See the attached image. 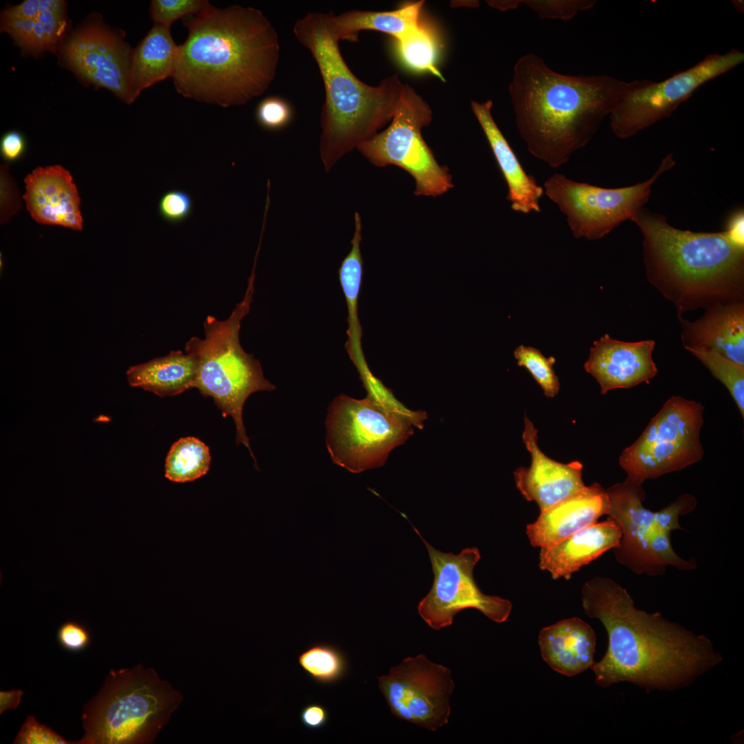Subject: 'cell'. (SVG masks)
<instances>
[{"label": "cell", "mask_w": 744, "mask_h": 744, "mask_svg": "<svg viewBox=\"0 0 744 744\" xmlns=\"http://www.w3.org/2000/svg\"><path fill=\"white\" fill-rule=\"evenodd\" d=\"M581 596L586 614L599 619L608 636L605 655L590 668L601 687L629 682L646 690L674 691L722 661L707 637L659 612L637 608L626 589L610 578L587 581Z\"/></svg>", "instance_id": "cell-1"}, {"label": "cell", "mask_w": 744, "mask_h": 744, "mask_svg": "<svg viewBox=\"0 0 744 744\" xmlns=\"http://www.w3.org/2000/svg\"><path fill=\"white\" fill-rule=\"evenodd\" d=\"M172 80L185 98L227 107L262 94L274 80L280 58L278 33L258 9L210 3L183 21Z\"/></svg>", "instance_id": "cell-2"}, {"label": "cell", "mask_w": 744, "mask_h": 744, "mask_svg": "<svg viewBox=\"0 0 744 744\" xmlns=\"http://www.w3.org/2000/svg\"><path fill=\"white\" fill-rule=\"evenodd\" d=\"M643 81L561 74L527 53L516 61L508 87L517 130L533 156L559 167L590 141L622 97Z\"/></svg>", "instance_id": "cell-3"}, {"label": "cell", "mask_w": 744, "mask_h": 744, "mask_svg": "<svg viewBox=\"0 0 744 744\" xmlns=\"http://www.w3.org/2000/svg\"><path fill=\"white\" fill-rule=\"evenodd\" d=\"M632 221L643 237L647 278L673 304L678 317L688 311L744 301V245L725 230L679 229L663 215L644 207Z\"/></svg>", "instance_id": "cell-4"}, {"label": "cell", "mask_w": 744, "mask_h": 744, "mask_svg": "<svg viewBox=\"0 0 744 744\" xmlns=\"http://www.w3.org/2000/svg\"><path fill=\"white\" fill-rule=\"evenodd\" d=\"M335 16L309 12L293 25L296 39L311 54L324 83L320 154L327 172L392 120L404 85L397 74L377 86L353 74L340 50Z\"/></svg>", "instance_id": "cell-5"}, {"label": "cell", "mask_w": 744, "mask_h": 744, "mask_svg": "<svg viewBox=\"0 0 744 744\" xmlns=\"http://www.w3.org/2000/svg\"><path fill=\"white\" fill-rule=\"evenodd\" d=\"M256 264L254 262L245 297L230 316L221 321L208 316L203 324L205 338H191L185 351L196 361L194 388L205 397H211L223 417H232L236 442L248 448L257 468L244 426L242 409L251 394L272 391L276 386L264 377L259 361L243 350L239 340L241 321L249 312L253 300Z\"/></svg>", "instance_id": "cell-6"}, {"label": "cell", "mask_w": 744, "mask_h": 744, "mask_svg": "<svg viewBox=\"0 0 744 744\" xmlns=\"http://www.w3.org/2000/svg\"><path fill=\"white\" fill-rule=\"evenodd\" d=\"M183 696L152 668L112 670L84 708L80 744L152 743Z\"/></svg>", "instance_id": "cell-7"}, {"label": "cell", "mask_w": 744, "mask_h": 744, "mask_svg": "<svg viewBox=\"0 0 744 744\" xmlns=\"http://www.w3.org/2000/svg\"><path fill=\"white\" fill-rule=\"evenodd\" d=\"M389 392L368 393L362 400L344 394L328 409L326 445L333 462L353 473L382 466L395 447L420 427L424 412L392 402Z\"/></svg>", "instance_id": "cell-8"}, {"label": "cell", "mask_w": 744, "mask_h": 744, "mask_svg": "<svg viewBox=\"0 0 744 744\" xmlns=\"http://www.w3.org/2000/svg\"><path fill=\"white\" fill-rule=\"evenodd\" d=\"M642 482L627 477L606 489L610 501L608 515L620 527L621 537L613 548L617 560L637 575H663L668 566L679 570L696 568V562L685 560L674 550L671 532L681 529L679 517L696 506L695 497L683 494L654 512L643 506L645 495Z\"/></svg>", "instance_id": "cell-9"}, {"label": "cell", "mask_w": 744, "mask_h": 744, "mask_svg": "<svg viewBox=\"0 0 744 744\" xmlns=\"http://www.w3.org/2000/svg\"><path fill=\"white\" fill-rule=\"evenodd\" d=\"M432 120L428 104L415 90L404 84L390 125L357 149L378 167L393 165L415 180V196L437 197L453 187L452 176L440 165L422 136Z\"/></svg>", "instance_id": "cell-10"}, {"label": "cell", "mask_w": 744, "mask_h": 744, "mask_svg": "<svg viewBox=\"0 0 744 744\" xmlns=\"http://www.w3.org/2000/svg\"><path fill=\"white\" fill-rule=\"evenodd\" d=\"M704 406L672 396L652 418L638 439L619 457L628 477L644 482L681 471L703 456L700 431Z\"/></svg>", "instance_id": "cell-11"}, {"label": "cell", "mask_w": 744, "mask_h": 744, "mask_svg": "<svg viewBox=\"0 0 744 744\" xmlns=\"http://www.w3.org/2000/svg\"><path fill=\"white\" fill-rule=\"evenodd\" d=\"M675 164L673 154H668L649 179L619 188L577 182L555 173L545 181L544 190L566 216L575 238L599 240L622 222L632 220L648 201L653 183Z\"/></svg>", "instance_id": "cell-12"}, {"label": "cell", "mask_w": 744, "mask_h": 744, "mask_svg": "<svg viewBox=\"0 0 744 744\" xmlns=\"http://www.w3.org/2000/svg\"><path fill=\"white\" fill-rule=\"evenodd\" d=\"M744 61V53L732 49L707 54L694 66L660 82L645 79L626 93L610 114V125L619 138H628L669 117L701 85Z\"/></svg>", "instance_id": "cell-13"}, {"label": "cell", "mask_w": 744, "mask_h": 744, "mask_svg": "<svg viewBox=\"0 0 744 744\" xmlns=\"http://www.w3.org/2000/svg\"><path fill=\"white\" fill-rule=\"evenodd\" d=\"M413 528L426 547L434 574L431 589L417 606L428 626L437 630L447 627L457 612L468 608L477 609L497 623L508 619L511 602L484 594L475 583L473 570L481 558L477 548H466L457 555L443 552L427 543Z\"/></svg>", "instance_id": "cell-14"}, {"label": "cell", "mask_w": 744, "mask_h": 744, "mask_svg": "<svg viewBox=\"0 0 744 744\" xmlns=\"http://www.w3.org/2000/svg\"><path fill=\"white\" fill-rule=\"evenodd\" d=\"M378 686L397 718L431 731L448 723L455 687L451 670L420 654L379 676Z\"/></svg>", "instance_id": "cell-15"}, {"label": "cell", "mask_w": 744, "mask_h": 744, "mask_svg": "<svg viewBox=\"0 0 744 744\" xmlns=\"http://www.w3.org/2000/svg\"><path fill=\"white\" fill-rule=\"evenodd\" d=\"M132 54L120 37L98 24L88 25L75 32L63 49V58L74 72L129 104L133 102L130 87Z\"/></svg>", "instance_id": "cell-16"}, {"label": "cell", "mask_w": 744, "mask_h": 744, "mask_svg": "<svg viewBox=\"0 0 744 744\" xmlns=\"http://www.w3.org/2000/svg\"><path fill=\"white\" fill-rule=\"evenodd\" d=\"M537 430L524 417L522 440L531 457L529 467L514 471L517 488L528 501L535 502L544 510L580 490L583 465L578 461L568 464L556 462L546 455L537 445Z\"/></svg>", "instance_id": "cell-17"}, {"label": "cell", "mask_w": 744, "mask_h": 744, "mask_svg": "<svg viewBox=\"0 0 744 744\" xmlns=\"http://www.w3.org/2000/svg\"><path fill=\"white\" fill-rule=\"evenodd\" d=\"M655 341L624 342L605 334L593 343L585 370L592 375L602 394L649 383L657 373L652 359Z\"/></svg>", "instance_id": "cell-18"}, {"label": "cell", "mask_w": 744, "mask_h": 744, "mask_svg": "<svg viewBox=\"0 0 744 744\" xmlns=\"http://www.w3.org/2000/svg\"><path fill=\"white\" fill-rule=\"evenodd\" d=\"M24 182L26 207L38 223L83 229L81 198L70 172L61 165L38 167Z\"/></svg>", "instance_id": "cell-19"}, {"label": "cell", "mask_w": 744, "mask_h": 744, "mask_svg": "<svg viewBox=\"0 0 744 744\" xmlns=\"http://www.w3.org/2000/svg\"><path fill=\"white\" fill-rule=\"evenodd\" d=\"M609 510L606 490L594 483L541 510L527 525L526 535L533 546L547 548L597 523Z\"/></svg>", "instance_id": "cell-20"}, {"label": "cell", "mask_w": 744, "mask_h": 744, "mask_svg": "<svg viewBox=\"0 0 744 744\" xmlns=\"http://www.w3.org/2000/svg\"><path fill=\"white\" fill-rule=\"evenodd\" d=\"M65 27L63 1L26 0L1 14V30L34 54L54 52Z\"/></svg>", "instance_id": "cell-21"}, {"label": "cell", "mask_w": 744, "mask_h": 744, "mask_svg": "<svg viewBox=\"0 0 744 744\" xmlns=\"http://www.w3.org/2000/svg\"><path fill=\"white\" fill-rule=\"evenodd\" d=\"M678 318L686 349L712 350L744 366V301L712 306L693 322Z\"/></svg>", "instance_id": "cell-22"}, {"label": "cell", "mask_w": 744, "mask_h": 744, "mask_svg": "<svg viewBox=\"0 0 744 744\" xmlns=\"http://www.w3.org/2000/svg\"><path fill=\"white\" fill-rule=\"evenodd\" d=\"M493 103L473 101L471 109L482 127L508 187L506 198L515 211L528 214L541 211L539 200L544 193L535 178L528 174L496 124L492 114Z\"/></svg>", "instance_id": "cell-23"}, {"label": "cell", "mask_w": 744, "mask_h": 744, "mask_svg": "<svg viewBox=\"0 0 744 744\" xmlns=\"http://www.w3.org/2000/svg\"><path fill=\"white\" fill-rule=\"evenodd\" d=\"M621 537L618 524L612 518L597 522L561 541L541 548L539 567L550 572L552 578L568 580L572 573L614 548Z\"/></svg>", "instance_id": "cell-24"}, {"label": "cell", "mask_w": 744, "mask_h": 744, "mask_svg": "<svg viewBox=\"0 0 744 744\" xmlns=\"http://www.w3.org/2000/svg\"><path fill=\"white\" fill-rule=\"evenodd\" d=\"M541 654L555 671L572 676L593 665L596 635L579 618L561 620L544 628L539 635Z\"/></svg>", "instance_id": "cell-25"}, {"label": "cell", "mask_w": 744, "mask_h": 744, "mask_svg": "<svg viewBox=\"0 0 744 744\" xmlns=\"http://www.w3.org/2000/svg\"><path fill=\"white\" fill-rule=\"evenodd\" d=\"M197 364L194 357L172 351L163 357L131 366L126 371L130 386L164 397L179 395L194 387Z\"/></svg>", "instance_id": "cell-26"}, {"label": "cell", "mask_w": 744, "mask_h": 744, "mask_svg": "<svg viewBox=\"0 0 744 744\" xmlns=\"http://www.w3.org/2000/svg\"><path fill=\"white\" fill-rule=\"evenodd\" d=\"M178 45L172 37L170 28L154 23L133 51L130 87L133 102L141 92L168 77H172Z\"/></svg>", "instance_id": "cell-27"}, {"label": "cell", "mask_w": 744, "mask_h": 744, "mask_svg": "<svg viewBox=\"0 0 744 744\" xmlns=\"http://www.w3.org/2000/svg\"><path fill=\"white\" fill-rule=\"evenodd\" d=\"M424 3V1L409 3L392 11L349 10L335 16V30L340 41H357L362 30L382 32L397 40L421 25Z\"/></svg>", "instance_id": "cell-28"}, {"label": "cell", "mask_w": 744, "mask_h": 744, "mask_svg": "<svg viewBox=\"0 0 744 744\" xmlns=\"http://www.w3.org/2000/svg\"><path fill=\"white\" fill-rule=\"evenodd\" d=\"M355 230L351 249L342 260L338 271L339 279L348 309V339L345 344L351 359L359 371L367 367L361 347L362 328L358 318V298L362 276V258L360 251L362 223L360 214L354 216Z\"/></svg>", "instance_id": "cell-29"}, {"label": "cell", "mask_w": 744, "mask_h": 744, "mask_svg": "<svg viewBox=\"0 0 744 744\" xmlns=\"http://www.w3.org/2000/svg\"><path fill=\"white\" fill-rule=\"evenodd\" d=\"M209 447L194 437H183L171 446L165 464V476L174 482L194 481L209 471Z\"/></svg>", "instance_id": "cell-30"}, {"label": "cell", "mask_w": 744, "mask_h": 744, "mask_svg": "<svg viewBox=\"0 0 744 744\" xmlns=\"http://www.w3.org/2000/svg\"><path fill=\"white\" fill-rule=\"evenodd\" d=\"M301 668L316 682L329 685L341 680L348 670L344 654L329 643H316L298 657Z\"/></svg>", "instance_id": "cell-31"}, {"label": "cell", "mask_w": 744, "mask_h": 744, "mask_svg": "<svg viewBox=\"0 0 744 744\" xmlns=\"http://www.w3.org/2000/svg\"><path fill=\"white\" fill-rule=\"evenodd\" d=\"M699 359L718 380L727 389L744 417V366L710 349H687Z\"/></svg>", "instance_id": "cell-32"}, {"label": "cell", "mask_w": 744, "mask_h": 744, "mask_svg": "<svg viewBox=\"0 0 744 744\" xmlns=\"http://www.w3.org/2000/svg\"><path fill=\"white\" fill-rule=\"evenodd\" d=\"M397 51L403 61L413 70L427 71L444 81L435 66L436 45L432 34L420 25L396 40Z\"/></svg>", "instance_id": "cell-33"}, {"label": "cell", "mask_w": 744, "mask_h": 744, "mask_svg": "<svg viewBox=\"0 0 744 744\" xmlns=\"http://www.w3.org/2000/svg\"><path fill=\"white\" fill-rule=\"evenodd\" d=\"M514 356L517 364L530 372L546 397H554L558 394L560 384L553 369L555 358H546L538 349L524 345L515 349Z\"/></svg>", "instance_id": "cell-34"}, {"label": "cell", "mask_w": 744, "mask_h": 744, "mask_svg": "<svg viewBox=\"0 0 744 744\" xmlns=\"http://www.w3.org/2000/svg\"><path fill=\"white\" fill-rule=\"evenodd\" d=\"M543 19L569 21L579 12L590 10L597 3L595 0H521Z\"/></svg>", "instance_id": "cell-35"}, {"label": "cell", "mask_w": 744, "mask_h": 744, "mask_svg": "<svg viewBox=\"0 0 744 744\" xmlns=\"http://www.w3.org/2000/svg\"><path fill=\"white\" fill-rule=\"evenodd\" d=\"M209 4L206 0H154L151 16L154 23L170 28L177 19L196 14Z\"/></svg>", "instance_id": "cell-36"}, {"label": "cell", "mask_w": 744, "mask_h": 744, "mask_svg": "<svg viewBox=\"0 0 744 744\" xmlns=\"http://www.w3.org/2000/svg\"><path fill=\"white\" fill-rule=\"evenodd\" d=\"M193 209L192 196L183 189H171L165 192L158 203L159 215L170 224L184 222L190 216Z\"/></svg>", "instance_id": "cell-37"}, {"label": "cell", "mask_w": 744, "mask_h": 744, "mask_svg": "<svg viewBox=\"0 0 744 744\" xmlns=\"http://www.w3.org/2000/svg\"><path fill=\"white\" fill-rule=\"evenodd\" d=\"M14 744H68L73 743L54 730L39 723L28 715L13 742Z\"/></svg>", "instance_id": "cell-38"}, {"label": "cell", "mask_w": 744, "mask_h": 744, "mask_svg": "<svg viewBox=\"0 0 744 744\" xmlns=\"http://www.w3.org/2000/svg\"><path fill=\"white\" fill-rule=\"evenodd\" d=\"M291 110L282 99L271 96L264 99L256 110V119L264 128L274 130L282 128L290 120Z\"/></svg>", "instance_id": "cell-39"}, {"label": "cell", "mask_w": 744, "mask_h": 744, "mask_svg": "<svg viewBox=\"0 0 744 744\" xmlns=\"http://www.w3.org/2000/svg\"><path fill=\"white\" fill-rule=\"evenodd\" d=\"M56 635L59 645L71 652H81L90 643L88 630L76 621H65L59 628Z\"/></svg>", "instance_id": "cell-40"}, {"label": "cell", "mask_w": 744, "mask_h": 744, "mask_svg": "<svg viewBox=\"0 0 744 744\" xmlns=\"http://www.w3.org/2000/svg\"><path fill=\"white\" fill-rule=\"evenodd\" d=\"M26 149L24 136L17 131H10L3 135L0 142L2 158L10 163L16 162L23 157Z\"/></svg>", "instance_id": "cell-41"}, {"label": "cell", "mask_w": 744, "mask_h": 744, "mask_svg": "<svg viewBox=\"0 0 744 744\" xmlns=\"http://www.w3.org/2000/svg\"><path fill=\"white\" fill-rule=\"evenodd\" d=\"M302 724L309 730H319L329 721L327 710L321 704L312 703L306 705L300 712Z\"/></svg>", "instance_id": "cell-42"}, {"label": "cell", "mask_w": 744, "mask_h": 744, "mask_svg": "<svg viewBox=\"0 0 744 744\" xmlns=\"http://www.w3.org/2000/svg\"><path fill=\"white\" fill-rule=\"evenodd\" d=\"M743 220V211L739 210L732 216L725 229L735 242L741 245H744Z\"/></svg>", "instance_id": "cell-43"}, {"label": "cell", "mask_w": 744, "mask_h": 744, "mask_svg": "<svg viewBox=\"0 0 744 744\" xmlns=\"http://www.w3.org/2000/svg\"><path fill=\"white\" fill-rule=\"evenodd\" d=\"M23 692L21 690H12L0 692V714L6 710L17 708L21 703Z\"/></svg>", "instance_id": "cell-44"}, {"label": "cell", "mask_w": 744, "mask_h": 744, "mask_svg": "<svg viewBox=\"0 0 744 744\" xmlns=\"http://www.w3.org/2000/svg\"><path fill=\"white\" fill-rule=\"evenodd\" d=\"M487 3L502 11L516 9L521 5V0H492L487 1Z\"/></svg>", "instance_id": "cell-45"}]
</instances>
